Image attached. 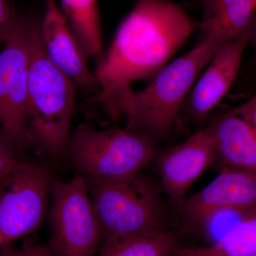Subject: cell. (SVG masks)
I'll return each instance as SVG.
<instances>
[{
  "label": "cell",
  "mask_w": 256,
  "mask_h": 256,
  "mask_svg": "<svg viewBox=\"0 0 256 256\" xmlns=\"http://www.w3.org/2000/svg\"><path fill=\"white\" fill-rule=\"evenodd\" d=\"M196 26L186 12L170 0H136L99 60L94 74L100 90L92 100L104 104L131 88V82L156 76Z\"/></svg>",
  "instance_id": "6da1fadb"
},
{
  "label": "cell",
  "mask_w": 256,
  "mask_h": 256,
  "mask_svg": "<svg viewBox=\"0 0 256 256\" xmlns=\"http://www.w3.org/2000/svg\"><path fill=\"white\" fill-rule=\"evenodd\" d=\"M201 36L193 50L166 64L146 88L134 92L130 88L106 102L110 117L126 118V128L151 138L169 132L202 69L232 42L216 33Z\"/></svg>",
  "instance_id": "7a4b0ae2"
},
{
  "label": "cell",
  "mask_w": 256,
  "mask_h": 256,
  "mask_svg": "<svg viewBox=\"0 0 256 256\" xmlns=\"http://www.w3.org/2000/svg\"><path fill=\"white\" fill-rule=\"evenodd\" d=\"M35 18L31 33L28 76L30 148L54 158L66 156L75 109V82L47 56Z\"/></svg>",
  "instance_id": "3957f363"
},
{
  "label": "cell",
  "mask_w": 256,
  "mask_h": 256,
  "mask_svg": "<svg viewBox=\"0 0 256 256\" xmlns=\"http://www.w3.org/2000/svg\"><path fill=\"white\" fill-rule=\"evenodd\" d=\"M84 178L102 244L166 230L159 194L140 173L114 178Z\"/></svg>",
  "instance_id": "277c9868"
},
{
  "label": "cell",
  "mask_w": 256,
  "mask_h": 256,
  "mask_svg": "<svg viewBox=\"0 0 256 256\" xmlns=\"http://www.w3.org/2000/svg\"><path fill=\"white\" fill-rule=\"evenodd\" d=\"M152 138L132 130H97L78 126L70 136L66 156L84 176L124 178L140 173L154 158Z\"/></svg>",
  "instance_id": "5b68a950"
},
{
  "label": "cell",
  "mask_w": 256,
  "mask_h": 256,
  "mask_svg": "<svg viewBox=\"0 0 256 256\" xmlns=\"http://www.w3.org/2000/svg\"><path fill=\"white\" fill-rule=\"evenodd\" d=\"M36 16L23 14L11 4L0 52V130L21 154L30 148L28 128V76L31 33Z\"/></svg>",
  "instance_id": "8992f818"
},
{
  "label": "cell",
  "mask_w": 256,
  "mask_h": 256,
  "mask_svg": "<svg viewBox=\"0 0 256 256\" xmlns=\"http://www.w3.org/2000/svg\"><path fill=\"white\" fill-rule=\"evenodd\" d=\"M50 194V255L96 256L100 229L84 176L78 173L69 182L54 178Z\"/></svg>",
  "instance_id": "52a82bcc"
},
{
  "label": "cell",
  "mask_w": 256,
  "mask_h": 256,
  "mask_svg": "<svg viewBox=\"0 0 256 256\" xmlns=\"http://www.w3.org/2000/svg\"><path fill=\"white\" fill-rule=\"evenodd\" d=\"M54 178L43 165L23 161L0 191V250L41 225Z\"/></svg>",
  "instance_id": "ba28073f"
},
{
  "label": "cell",
  "mask_w": 256,
  "mask_h": 256,
  "mask_svg": "<svg viewBox=\"0 0 256 256\" xmlns=\"http://www.w3.org/2000/svg\"><path fill=\"white\" fill-rule=\"evenodd\" d=\"M256 207V172L222 166L216 178L184 202L183 210L193 222L204 224L222 212L244 213Z\"/></svg>",
  "instance_id": "9c48e42d"
},
{
  "label": "cell",
  "mask_w": 256,
  "mask_h": 256,
  "mask_svg": "<svg viewBox=\"0 0 256 256\" xmlns=\"http://www.w3.org/2000/svg\"><path fill=\"white\" fill-rule=\"evenodd\" d=\"M248 40V28L233 41L224 45L210 60L204 73L188 92L181 108V110L184 109L192 121L202 124L233 85L240 72Z\"/></svg>",
  "instance_id": "30bf717a"
},
{
  "label": "cell",
  "mask_w": 256,
  "mask_h": 256,
  "mask_svg": "<svg viewBox=\"0 0 256 256\" xmlns=\"http://www.w3.org/2000/svg\"><path fill=\"white\" fill-rule=\"evenodd\" d=\"M216 160L208 128L168 150L160 158L162 183L170 200L178 202L202 174Z\"/></svg>",
  "instance_id": "8fae6325"
},
{
  "label": "cell",
  "mask_w": 256,
  "mask_h": 256,
  "mask_svg": "<svg viewBox=\"0 0 256 256\" xmlns=\"http://www.w3.org/2000/svg\"><path fill=\"white\" fill-rule=\"evenodd\" d=\"M46 10L40 23V35L47 56L75 84L85 90L99 86L89 70L86 56L56 0H45Z\"/></svg>",
  "instance_id": "7c38bea8"
},
{
  "label": "cell",
  "mask_w": 256,
  "mask_h": 256,
  "mask_svg": "<svg viewBox=\"0 0 256 256\" xmlns=\"http://www.w3.org/2000/svg\"><path fill=\"white\" fill-rule=\"evenodd\" d=\"M207 128L223 166L256 172V132L235 108L216 116Z\"/></svg>",
  "instance_id": "4fadbf2b"
},
{
  "label": "cell",
  "mask_w": 256,
  "mask_h": 256,
  "mask_svg": "<svg viewBox=\"0 0 256 256\" xmlns=\"http://www.w3.org/2000/svg\"><path fill=\"white\" fill-rule=\"evenodd\" d=\"M203 9L201 35L216 33L229 41L250 26L256 12V0H200Z\"/></svg>",
  "instance_id": "5bb4252c"
},
{
  "label": "cell",
  "mask_w": 256,
  "mask_h": 256,
  "mask_svg": "<svg viewBox=\"0 0 256 256\" xmlns=\"http://www.w3.org/2000/svg\"><path fill=\"white\" fill-rule=\"evenodd\" d=\"M62 11L86 58L100 60L102 48L97 0H60Z\"/></svg>",
  "instance_id": "9a60e30c"
},
{
  "label": "cell",
  "mask_w": 256,
  "mask_h": 256,
  "mask_svg": "<svg viewBox=\"0 0 256 256\" xmlns=\"http://www.w3.org/2000/svg\"><path fill=\"white\" fill-rule=\"evenodd\" d=\"M176 247L174 234L165 230L104 242L96 256H171Z\"/></svg>",
  "instance_id": "2e32d148"
},
{
  "label": "cell",
  "mask_w": 256,
  "mask_h": 256,
  "mask_svg": "<svg viewBox=\"0 0 256 256\" xmlns=\"http://www.w3.org/2000/svg\"><path fill=\"white\" fill-rule=\"evenodd\" d=\"M212 246L220 256H256V207L244 213Z\"/></svg>",
  "instance_id": "e0dca14e"
},
{
  "label": "cell",
  "mask_w": 256,
  "mask_h": 256,
  "mask_svg": "<svg viewBox=\"0 0 256 256\" xmlns=\"http://www.w3.org/2000/svg\"><path fill=\"white\" fill-rule=\"evenodd\" d=\"M20 156L11 141L0 130V178L18 169L23 162Z\"/></svg>",
  "instance_id": "ac0fdd59"
},
{
  "label": "cell",
  "mask_w": 256,
  "mask_h": 256,
  "mask_svg": "<svg viewBox=\"0 0 256 256\" xmlns=\"http://www.w3.org/2000/svg\"><path fill=\"white\" fill-rule=\"evenodd\" d=\"M0 256H52L48 246L26 242L21 248L10 246L0 250Z\"/></svg>",
  "instance_id": "d6986e66"
},
{
  "label": "cell",
  "mask_w": 256,
  "mask_h": 256,
  "mask_svg": "<svg viewBox=\"0 0 256 256\" xmlns=\"http://www.w3.org/2000/svg\"><path fill=\"white\" fill-rule=\"evenodd\" d=\"M235 109L238 116L256 132V94L245 104Z\"/></svg>",
  "instance_id": "ffe728a7"
},
{
  "label": "cell",
  "mask_w": 256,
  "mask_h": 256,
  "mask_svg": "<svg viewBox=\"0 0 256 256\" xmlns=\"http://www.w3.org/2000/svg\"><path fill=\"white\" fill-rule=\"evenodd\" d=\"M249 40L248 46H250L252 50L248 66V74L250 76V79L256 84V12L254 14L252 23L249 26Z\"/></svg>",
  "instance_id": "44dd1931"
},
{
  "label": "cell",
  "mask_w": 256,
  "mask_h": 256,
  "mask_svg": "<svg viewBox=\"0 0 256 256\" xmlns=\"http://www.w3.org/2000/svg\"><path fill=\"white\" fill-rule=\"evenodd\" d=\"M171 256H220L212 246L196 248H182L178 246L174 249Z\"/></svg>",
  "instance_id": "7402d4cb"
},
{
  "label": "cell",
  "mask_w": 256,
  "mask_h": 256,
  "mask_svg": "<svg viewBox=\"0 0 256 256\" xmlns=\"http://www.w3.org/2000/svg\"><path fill=\"white\" fill-rule=\"evenodd\" d=\"M11 4L6 0H0V45L4 42L8 20H9Z\"/></svg>",
  "instance_id": "603a6c76"
},
{
  "label": "cell",
  "mask_w": 256,
  "mask_h": 256,
  "mask_svg": "<svg viewBox=\"0 0 256 256\" xmlns=\"http://www.w3.org/2000/svg\"><path fill=\"white\" fill-rule=\"evenodd\" d=\"M4 178H0V191H1V190L3 186H4Z\"/></svg>",
  "instance_id": "cb8c5ba5"
},
{
  "label": "cell",
  "mask_w": 256,
  "mask_h": 256,
  "mask_svg": "<svg viewBox=\"0 0 256 256\" xmlns=\"http://www.w3.org/2000/svg\"></svg>",
  "instance_id": "d4e9b609"
}]
</instances>
